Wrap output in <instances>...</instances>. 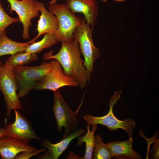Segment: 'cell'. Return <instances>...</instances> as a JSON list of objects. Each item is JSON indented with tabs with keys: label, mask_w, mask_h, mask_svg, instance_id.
I'll list each match as a JSON object with an SVG mask.
<instances>
[{
	"label": "cell",
	"mask_w": 159,
	"mask_h": 159,
	"mask_svg": "<svg viewBox=\"0 0 159 159\" xmlns=\"http://www.w3.org/2000/svg\"><path fill=\"white\" fill-rule=\"evenodd\" d=\"M52 54V51L45 53L43 59H54L57 60L64 73L76 81L83 89L90 80L84 65V60L81 57L78 43L74 39L63 41L59 51L54 55Z\"/></svg>",
	"instance_id": "cell-1"
},
{
	"label": "cell",
	"mask_w": 159,
	"mask_h": 159,
	"mask_svg": "<svg viewBox=\"0 0 159 159\" xmlns=\"http://www.w3.org/2000/svg\"><path fill=\"white\" fill-rule=\"evenodd\" d=\"M81 103L76 110L73 111L69 104L63 98L59 89L54 92L52 111L57 122V126L59 132L62 133V128L65 132L62 139L65 138L75 131L78 125L77 115L82 104L85 94Z\"/></svg>",
	"instance_id": "cell-2"
},
{
	"label": "cell",
	"mask_w": 159,
	"mask_h": 159,
	"mask_svg": "<svg viewBox=\"0 0 159 159\" xmlns=\"http://www.w3.org/2000/svg\"><path fill=\"white\" fill-rule=\"evenodd\" d=\"M92 37V30L84 17H82L81 24L74 31V39L78 43L81 53L84 57V65L90 81L93 72L94 64L100 56V50L94 45Z\"/></svg>",
	"instance_id": "cell-3"
},
{
	"label": "cell",
	"mask_w": 159,
	"mask_h": 159,
	"mask_svg": "<svg viewBox=\"0 0 159 159\" xmlns=\"http://www.w3.org/2000/svg\"><path fill=\"white\" fill-rule=\"evenodd\" d=\"M52 64V61L43 62L37 66H17L14 68L19 98L26 96L34 89L35 83L50 72Z\"/></svg>",
	"instance_id": "cell-4"
},
{
	"label": "cell",
	"mask_w": 159,
	"mask_h": 159,
	"mask_svg": "<svg viewBox=\"0 0 159 159\" xmlns=\"http://www.w3.org/2000/svg\"><path fill=\"white\" fill-rule=\"evenodd\" d=\"M48 9L58 19V27L54 34L58 42L74 39V31L81 24L82 18L76 16L63 3L49 4Z\"/></svg>",
	"instance_id": "cell-5"
},
{
	"label": "cell",
	"mask_w": 159,
	"mask_h": 159,
	"mask_svg": "<svg viewBox=\"0 0 159 159\" xmlns=\"http://www.w3.org/2000/svg\"><path fill=\"white\" fill-rule=\"evenodd\" d=\"M122 93L121 90L114 92L108 103L109 110L106 115L101 117H95L87 114L84 117L85 121L90 125L100 124L105 126L111 131L121 128L125 131L129 137L132 136L136 125L135 122L129 118L123 120H119L113 112L114 105L120 98Z\"/></svg>",
	"instance_id": "cell-6"
},
{
	"label": "cell",
	"mask_w": 159,
	"mask_h": 159,
	"mask_svg": "<svg viewBox=\"0 0 159 159\" xmlns=\"http://www.w3.org/2000/svg\"><path fill=\"white\" fill-rule=\"evenodd\" d=\"M18 87L14 68L5 63L0 69V90L4 96L6 105V114L9 117L12 109H20L22 106L17 92Z\"/></svg>",
	"instance_id": "cell-7"
},
{
	"label": "cell",
	"mask_w": 159,
	"mask_h": 159,
	"mask_svg": "<svg viewBox=\"0 0 159 159\" xmlns=\"http://www.w3.org/2000/svg\"><path fill=\"white\" fill-rule=\"evenodd\" d=\"M52 61V68L50 72L35 83L34 89L38 90H49L54 92L65 86H79L76 81L64 73L57 60L54 59Z\"/></svg>",
	"instance_id": "cell-8"
},
{
	"label": "cell",
	"mask_w": 159,
	"mask_h": 159,
	"mask_svg": "<svg viewBox=\"0 0 159 159\" xmlns=\"http://www.w3.org/2000/svg\"><path fill=\"white\" fill-rule=\"evenodd\" d=\"M15 119L13 123L6 125L3 131V136H9L29 143L32 139L42 141L37 135L29 121L16 109H14Z\"/></svg>",
	"instance_id": "cell-9"
},
{
	"label": "cell",
	"mask_w": 159,
	"mask_h": 159,
	"mask_svg": "<svg viewBox=\"0 0 159 159\" xmlns=\"http://www.w3.org/2000/svg\"><path fill=\"white\" fill-rule=\"evenodd\" d=\"M10 5L11 13L15 11L18 14L19 21L23 25L22 37L24 39L29 37V28L32 24L31 20L38 15L39 11L34 0H7Z\"/></svg>",
	"instance_id": "cell-10"
},
{
	"label": "cell",
	"mask_w": 159,
	"mask_h": 159,
	"mask_svg": "<svg viewBox=\"0 0 159 159\" xmlns=\"http://www.w3.org/2000/svg\"><path fill=\"white\" fill-rule=\"evenodd\" d=\"M64 4L73 13L82 14L86 23L93 30L98 13L96 0H65Z\"/></svg>",
	"instance_id": "cell-11"
},
{
	"label": "cell",
	"mask_w": 159,
	"mask_h": 159,
	"mask_svg": "<svg viewBox=\"0 0 159 159\" xmlns=\"http://www.w3.org/2000/svg\"><path fill=\"white\" fill-rule=\"evenodd\" d=\"M37 150L28 143L14 137L2 136L0 138V155L2 159H15L22 152H33Z\"/></svg>",
	"instance_id": "cell-12"
},
{
	"label": "cell",
	"mask_w": 159,
	"mask_h": 159,
	"mask_svg": "<svg viewBox=\"0 0 159 159\" xmlns=\"http://www.w3.org/2000/svg\"><path fill=\"white\" fill-rule=\"evenodd\" d=\"M34 1L37 9L41 12L37 28L38 34L33 39L35 42L43 34H54L57 29L58 22L56 16L52 12L47 10L43 3L36 0H34Z\"/></svg>",
	"instance_id": "cell-13"
},
{
	"label": "cell",
	"mask_w": 159,
	"mask_h": 159,
	"mask_svg": "<svg viewBox=\"0 0 159 159\" xmlns=\"http://www.w3.org/2000/svg\"><path fill=\"white\" fill-rule=\"evenodd\" d=\"M85 130L83 129H77L64 138L56 143H52L48 140H42L41 145L48 151L49 158L58 159L67 149L71 142L74 138L84 134Z\"/></svg>",
	"instance_id": "cell-14"
},
{
	"label": "cell",
	"mask_w": 159,
	"mask_h": 159,
	"mask_svg": "<svg viewBox=\"0 0 159 159\" xmlns=\"http://www.w3.org/2000/svg\"><path fill=\"white\" fill-rule=\"evenodd\" d=\"M123 141H112L107 144L110 148L112 157L124 156L131 159H140L142 156L132 148V136Z\"/></svg>",
	"instance_id": "cell-15"
},
{
	"label": "cell",
	"mask_w": 159,
	"mask_h": 159,
	"mask_svg": "<svg viewBox=\"0 0 159 159\" xmlns=\"http://www.w3.org/2000/svg\"><path fill=\"white\" fill-rule=\"evenodd\" d=\"M34 42L32 39L25 43L12 40L7 37L5 30L0 37V57L7 54L11 55L24 51L29 45Z\"/></svg>",
	"instance_id": "cell-16"
},
{
	"label": "cell",
	"mask_w": 159,
	"mask_h": 159,
	"mask_svg": "<svg viewBox=\"0 0 159 159\" xmlns=\"http://www.w3.org/2000/svg\"><path fill=\"white\" fill-rule=\"evenodd\" d=\"M90 125H86L87 132L84 135L78 137V141L77 144L80 145L83 143L85 144V150L84 159H91L92 157L93 150L95 145V133L97 130V125H93L92 127V130L90 129Z\"/></svg>",
	"instance_id": "cell-17"
},
{
	"label": "cell",
	"mask_w": 159,
	"mask_h": 159,
	"mask_svg": "<svg viewBox=\"0 0 159 159\" xmlns=\"http://www.w3.org/2000/svg\"><path fill=\"white\" fill-rule=\"evenodd\" d=\"M38 57L35 53H32L25 51L18 52L9 57L5 63L14 68L17 66H22L29 64L37 60Z\"/></svg>",
	"instance_id": "cell-18"
},
{
	"label": "cell",
	"mask_w": 159,
	"mask_h": 159,
	"mask_svg": "<svg viewBox=\"0 0 159 159\" xmlns=\"http://www.w3.org/2000/svg\"><path fill=\"white\" fill-rule=\"evenodd\" d=\"M59 42L53 34H45L42 39L29 45L25 51L27 52L37 54L43 49L52 46Z\"/></svg>",
	"instance_id": "cell-19"
},
{
	"label": "cell",
	"mask_w": 159,
	"mask_h": 159,
	"mask_svg": "<svg viewBox=\"0 0 159 159\" xmlns=\"http://www.w3.org/2000/svg\"><path fill=\"white\" fill-rule=\"evenodd\" d=\"M95 140L93 159H111L112 156L111 151L107 144L104 143L100 135L97 134L95 136Z\"/></svg>",
	"instance_id": "cell-20"
},
{
	"label": "cell",
	"mask_w": 159,
	"mask_h": 159,
	"mask_svg": "<svg viewBox=\"0 0 159 159\" xmlns=\"http://www.w3.org/2000/svg\"><path fill=\"white\" fill-rule=\"evenodd\" d=\"M19 21V18H13L5 11L0 2V37L6 28L12 23Z\"/></svg>",
	"instance_id": "cell-21"
},
{
	"label": "cell",
	"mask_w": 159,
	"mask_h": 159,
	"mask_svg": "<svg viewBox=\"0 0 159 159\" xmlns=\"http://www.w3.org/2000/svg\"><path fill=\"white\" fill-rule=\"evenodd\" d=\"M46 150L45 148L37 150L33 152H23L18 154L16 156L15 159H29L32 157L35 156L39 153L43 152Z\"/></svg>",
	"instance_id": "cell-22"
},
{
	"label": "cell",
	"mask_w": 159,
	"mask_h": 159,
	"mask_svg": "<svg viewBox=\"0 0 159 159\" xmlns=\"http://www.w3.org/2000/svg\"><path fill=\"white\" fill-rule=\"evenodd\" d=\"M3 127L0 128V138L3 136L2 133L3 131Z\"/></svg>",
	"instance_id": "cell-23"
},
{
	"label": "cell",
	"mask_w": 159,
	"mask_h": 159,
	"mask_svg": "<svg viewBox=\"0 0 159 159\" xmlns=\"http://www.w3.org/2000/svg\"><path fill=\"white\" fill-rule=\"evenodd\" d=\"M115 1L118 2H122L124 1L125 0H115Z\"/></svg>",
	"instance_id": "cell-24"
},
{
	"label": "cell",
	"mask_w": 159,
	"mask_h": 159,
	"mask_svg": "<svg viewBox=\"0 0 159 159\" xmlns=\"http://www.w3.org/2000/svg\"><path fill=\"white\" fill-rule=\"evenodd\" d=\"M101 1L103 3H106L107 2V0H101Z\"/></svg>",
	"instance_id": "cell-25"
},
{
	"label": "cell",
	"mask_w": 159,
	"mask_h": 159,
	"mask_svg": "<svg viewBox=\"0 0 159 159\" xmlns=\"http://www.w3.org/2000/svg\"><path fill=\"white\" fill-rule=\"evenodd\" d=\"M2 65V63L0 61V69Z\"/></svg>",
	"instance_id": "cell-26"
},
{
	"label": "cell",
	"mask_w": 159,
	"mask_h": 159,
	"mask_svg": "<svg viewBox=\"0 0 159 159\" xmlns=\"http://www.w3.org/2000/svg\"><path fill=\"white\" fill-rule=\"evenodd\" d=\"M1 0H0V2H1Z\"/></svg>",
	"instance_id": "cell-27"
},
{
	"label": "cell",
	"mask_w": 159,
	"mask_h": 159,
	"mask_svg": "<svg viewBox=\"0 0 159 159\" xmlns=\"http://www.w3.org/2000/svg\"></svg>",
	"instance_id": "cell-28"
}]
</instances>
